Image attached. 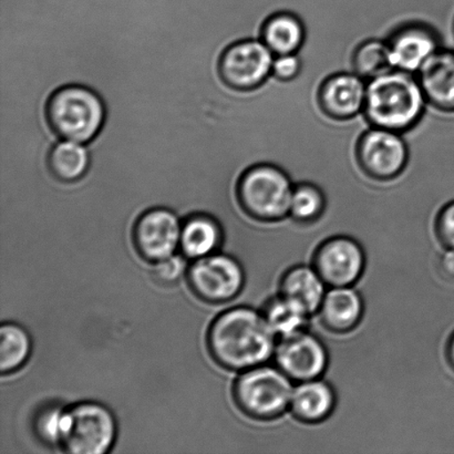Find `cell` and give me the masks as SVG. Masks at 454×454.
<instances>
[{
  "label": "cell",
  "instance_id": "1",
  "mask_svg": "<svg viewBox=\"0 0 454 454\" xmlns=\"http://www.w3.org/2000/svg\"><path fill=\"white\" fill-rule=\"evenodd\" d=\"M278 338L262 311L235 307L217 316L207 333L212 358L234 372L261 366L274 358Z\"/></svg>",
  "mask_w": 454,
  "mask_h": 454
},
{
  "label": "cell",
  "instance_id": "2",
  "mask_svg": "<svg viewBox=\"0 0 454 454\" xmlns=\"http://www.w3.org/2000/svg\"><path fill=\"white\" fill-rule=\"evenodd\" d=\"M427 106L417 75L393 69L367 82L363 114L371 127L403 135L421 122Z\"/></svg>",
  "mask_w": 454,
  "mask_h": 454
},
{
  "label": "cell",
  "instance_id": "3",
  "mask_svg": "<svg viewBox=\"0 0 454 454\" xmlns=\"http://www.w3.org/2000/svg\"><path fill=\"white\" fill-rule=\"evenodd\" d=\"M106 106L98 93L82 84L57 89L47 101L46 119L56 136L89 144L105 126Z\"/></svg>",
  "mask_w": 454,
  "mask_h": 454
},
{
  "label": "cell",
  "instance_id": "4",
  "mask_svg": "<svg viewBox=\"0 0 454 454\" xmlns=\"http://www.w3.org/2000/svg\"><path fill=\"white\" fill-rule=\"evenodd\" d=\"M294 186L283 168L261 163L240 175L236 195L245 215L262 223H275L289 216Z\"/></svg>",
  "mask_w": 454,
  "mask_h": 454
},
{
  "label": "cell",
  "instance_id": "5",
  "mask_svg": "<svg viewBox=\"0 0 454 454\" xmlns=\"http://www.w3.org/2000/svg\"><path fill=\"white\" fill-rule=\"evenodd\" d=\"M293 382L278 366L264 364L247 369L233 386L234 403L253 420L278 419L291 406Z\"/></svg>",
  "mask_w": 454,
  "mask_h": 454
},
{
  "label": "cell",
  "instance_id": "6",
  "mask_svg": "<svg viewBox=\"0 0 454 454\" xmlns=\"http://www.w3.org/2000/svg\"><path fill=\"white\" fill-rule=\"evenodd\" d=\"M117 431V421L104 404H74L62 413L59 447L73 454H104L113 448Z\"/></svg>",
  "mask_w": 454,
  "mask_h": 454
},
{
  "label": "cell",
  "instance_id": "7",
  "mask_svg": "<svg viewBox=\"0 0 454 454\" xmlns=\"http://www.w3.org/2000/svg\"><path fill=\"white\" fill-rule=\"evenodd\" d=\"M355 158L364 176L387 184L406 172L411 153L400 133L372 127L356 142Z\"/></svg>",
  "mask_w": 454,
  "mask_h": 454
},
{
  "label": "cell",
  "instance_id": "8",
  "mask_svg": "<svg viewBox=\"0 0 454 454\" xmlns=\"http://www.w3.org/2000/svg\"><path fill=\"white\" fill-rule=\"evenodd\" d=\"M274 59V53L261 39H244L230 44L222 52L217 73L231 90L254 91L271 77Z\"/></svg>",
  "mask_w": 454,
  "mask_h": 454
},
{
  "label": "cell",
  "instance_id": "9",
  "mask_svg": "<svg viewBox=\"0 0 454 454\" xmlns=\"http://www.w3.org/2000/svg\"><path fill=\"white\" fill-rule=\"evenodd\" d=\"M245 275L235 258L211 254L195 260L188 270L191 291L208 304H223L242 292Z\"/></svg>",
  "mask_w": 454,
  "mask_h": 454
},
{
  "label": "cell",
  "instance_id": "10",
  "mask_svg": "<svg viewBox=\"0 0 454 454\" xmlns=\"http://www.w3.org/2000/svg\"><path fill=\"white\" fill-rule=\"evenodd\" d=\"M274 359L276 366L297 384L322 377L329 364L326 346L306 329L279 338Z\"/></svg>",
  "mask_w": 454,
  "mask_h": 454
},
{
  "label": "cell",
  "instance_id": "11",
  "mask_svg": "<svg viewBox=\"0 0 454 454\" xmlns=\"http://www.w3.org/2000/svg\"><path fill=\"white\" fill-rule=\"evenodd\" d=\"M313 266L328 287L354 286L366 267V255L357 240L333 236L316 249Z\"/></svg>",
  "mask_w": 454,
  "mask_h": 454
},
{
  "label": "cell",
  "instance_id": "12",
  "mask_svg": "<svg viewBox=\"0 0 454 454\" xmlns=\"http://www.w3.org/2000/svg\"><path fill=\"white\" fill-rule=\"evenodd\" d=\"M182 225L168 208L157 207L144 213L133 227V245L145 261L166 260L180 247Z\"/></svg>",
  "mask_w": 454,
  "mask_h": 454
},
{
  "label": "cell",
  "instance_id": "13",
  "mask_svg": "<svg viewBox=\"0 0 454 454\" xmlns=\"http://www.w3.org/2000/svg\"><path fill=\"white\" fill-rule=\"evenodd\" d=\"M367 82L357 74L336 73L320 82L316 91L320 114L335 122H348L363 114Z\"/></svg>",
  "mask_w": 454,
  "mask_h": 454
},
{
  "label": "cell",
  "instance_id": "14",
  "mask_svg": "<svg viewBox=\"0 0 454 454\" xmlns=\"http://www.w3.org/2000/svg\"><path fill=\"white\" fill-rule=\"evenodd\" d=\"M386 40L394 69L412 74H417L422 66L442 48L437 31L421 22L400 26Z\"/></svg>",
  "mask_w": 454,
  "mask_h": 454
},
{
  "label": "cell",
  "instance_id": "15",
  "mask_svg": "<svg viewBox=\"0 0 454 454\" xmlns=\"http://www.w3.org/2000/svg\"><path fill=\"white\" fill-rule=\"evenodd\" d=\"M416 75L427 104L439 113L454 114V51L440 49Z\"/></svg>",
  "mask_w": 454,
  "mask_h": 454
},
{
  "label": "cell",
  "instance_id": "16",
  "mask_svg": "<svg viewBox=\"0 0 454 454\" xmlns=\"http://www.w3.org/2000/svg\"><path fill=\"white\" fill-rule=\"evenodd\" d=\"M364 311L363 297L353 286L329 287L317 314L327 331L347 333L362 322Z\"/></svg>",
  "mask_w": 454,
  "mask_h": 454
},
{
  "label": "cell",
  "instance_id": "17",
  "mask_svg": "<svg viewBox=\"0 0 454 454\" xmlns=\"http://www.w3.org/2000/svg\"><path fill=\"white\" fill-rule=\"evenodd\" d=\"M336 403V394L333 387L317 378L298 382L294 387L289 411L302 424L317 425L332 416Z\"/></svg>",
  "mask_w": 454,
  "mask_h": 454
},
{
  "label": "cell",
  "instance_id": "18",
  "mask_svg": "<svg viewBox=\"0 0 454 454\" xmlns=\"http://www.w3.org/2000/svg\"><path fill=\"white\" fill-rule=\"evenodd\" d=\"M327 287L314 266L297 265L285 271L278 293L296 301L311 316L318 313Z\"/></svg>",
  "mask_w": 454,
  "mask_h": 454
},
{
  "label": "cell",
  "instance_id": "19",
  "mask_svg": "<svg viewBox=\"0 0 454 454\" xmlns=\"http://www.w3.org/2000/svg\"><path fill=\"white\" fill-rule=\"evenodd\" d=\"M306 35L304 22L289 12L273 13L261 28V40L275 57L300 53L305 44Z\"/></svg>",
  "mask_w": 454,
  "mask_h": 454
},
{
  "label": "cell",
  "instance_id": "20",
  "mask_svg": "<svg viewBox=\"0 0 454 454\" xmlns=\"http://www.w3.org/2000/svg\"><path fill=\"white\" fill-rule=\"evenodd\" d=\"M222 240L221 225L210 215H192L182 225L180 248L186 258L198 260L211 255L220 247Z\"/></svg>",
  "mask_w": 454,
  "mask_h": 454
},
{
  "label": "cell",
  "instance_id": "21",
  "mask_svg": "<svg viewBox=\"0 0 454 454\" xmlns=\"http://www.w3.org/2000/svg\"><path fill=\"white\" fill-rule=\"evenodd\" d=\"M47 167L57 181L74 184L86 176L90 167V153L83 144L60 141L49 151Z\"/></svg>",
  "mask_w": 454,
  "mask_h": 454
},
{
  "label": "cell",
  "instance_id": "22",
  "mask_svg": "<svg viewBox=\"0 0 454 454\" xmlns=\"http://www.w3.org/2000/svg\"><path fill=\"white\" fill-rule=\"evenodd\" d=\"M262 313L278 340L305 331L310 317L300 304L279 293L267 301Z\"/></svg>",
  "mask_w": 454,
  "mask_h": 454
},
{
  "label": "cell",
  "instance_id": "23",
  "mask_svg": "<svg viewBox=\"0 0 454 454\" xmlns=\"http://www.w3.org/2000/svg\"><path fill=\"white\" fill-rule=\"evenodd\" d=\"M31 353L29 333L20 325L4 323L0 327V372L11 375L28 362Z\"/></svg>",
  "mask_w": 454,
  "mask_h": 454
},
{
  "label": "cell",
  "instance_id": "24",
  "mask_svg": "<svg viewBox=\"0 0 454 454\" xmlns=\"http://www.w3.org/2000/svg\"><path fill=\"white\" fill-rule=\"evenodd\" d=\"M351 67L366 82L393 70L387 40L372 38L359 43L351 56Z\"/></svg>",
  "mask_w": 454,
  "mask_h": 454
},
{
  "label": "cell",
  "instance_id": "25",
  "mask_svg": "<svg viewBox=\"0 0 454 454\" xmlns=\"http://www.w3.org/2000/svg\"><path fill=\"white\" fill-rule=\"evenodd\" d=\"M326 203V197L319 186L310 182H302L294 186L289 216L296 223H315L324 215Z\"/></svg>",
  "mask_w": 454,
  "mask_h": 454
},
{
  "label": "cell",
  "instance_id": "26",
  "mask_svg": "<svg viewBox=\"0 0 454 454\" xmlns=\"http://www.w3.org/2000/svg\"><path fill=\"white\" fill-rule=\"evenodd\" d=\"M64 409L57 406L44 408L35 419V434L48 446L57 447L60 444V426Z\"/></svg>",
  "mask_w": 454,
  "mask_h": 454
},
{
  "label": "cell",
  "instance_id": "27",
  "mask_svg": "<svg viewBox=\"0 0 454 454\" xmlns=\"http://www.w3.org/2000/svg\"><path fill=\"white\" fill-rule=\"evenodd\" d=\"M184 257L175 254V255L166 258V260L155 262L153 269L154 279L159 284L166 285V286L179 282L186 271Z\"/></svg>",
  "mask_w": 454,
  "mask_h": 454
},
{
  "label": "cell",
  "instance_id": "28",
  "mask_svg": "<svg viewBox=\"0 0 454 454\" xmlns=\"http://www.w3.org/2000/svg\"><path fill=\"white\" fill-rule=\"evenodd\" d=\"M302 60L300 53L276 56L271 70V77L280 83L295 82L301 74Z\"/></svg>",
  "mask_w": 454,
  "mask_h": 454
},
{
  "label": "cell",
  "instance_id": "29",
  "mask_svg": "<svg viewBox=\"0 0 454 454\" xmlns=\"http://www.w3.org/2000/svg\"><path fill=\"white\" fill-rule=\"evenodd\" d=\"M435 233L446 249H454V201L446 204L438 213Z\"/></svg>",
  "mask_w": 454,
  "mask_h": 454
},
{
  "label": "cell",
  "instance_id": "30",
  "mask_svg": "<svg viewBox=\"0 0 454 454\" xmlns=\"http://www.w3.org/2000/svg\"><path fill=\"white\" fill-rule=\"evenodd\" d=\"M440 270L446 278L454 279V249H446L440 258Z\"/></svg>",
  "mask_w": 454,
  "mask_h": 454
},
{
  "label": "cell",
  "instance_id": "31",
  "mask_svg": "<svg viewBox=\"0 0 454 454\" xmlns=\"http://www.w3.org/2000/svg\"><path fill=\"white\" fill-rule=\"evenodd\" d=\"M446 354L448 363L449 364H450L451 368L454 371V333L451 336L450 340H449L448 341Z\"/></svg>",
  "mask_w": 454,
  "mask_h": 454
}]
</instances>
